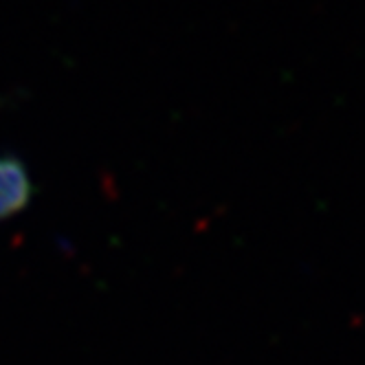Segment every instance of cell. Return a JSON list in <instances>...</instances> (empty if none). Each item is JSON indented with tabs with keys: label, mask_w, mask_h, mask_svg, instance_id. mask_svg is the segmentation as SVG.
Returning a JSON list of instances; mask_svg holds the SVG:
<instances>
[{
	"label": "cell",
	"mask_w": 365,
	"mask_h": 365,
	"mask_svg": "<svg viewBox=\"0 0 365 365\" xmlns=\"http://www.w3.org/2000/svg\"><path fill=\"white\" fill-rule=\"evenodd\" d=\"M31 200L29 172L16 156H0V220H7L22 212Z\"/></svg>",
	"instance_id": "cell-1"
}]
</instances>
